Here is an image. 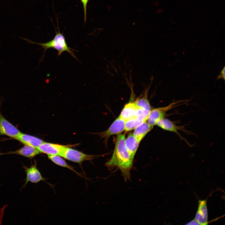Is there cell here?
Listing matches in <instances>:
<instances>
[{"label":"cell","mask_w":225,"mask_h":225,"mask_svg":"<svg viewBox=\"0 0 225 225\" xmlns=\"http://www.w3.org/2000/svg\"><path fill=\"white\" fill-rule=\"evenodd\" d=\"M142 122L136 117L127 120L125 122V130L126 132L131 131L135 129Z\"/></svg>","instance_id":"cell-18"},{"label":"cell","mask_w":225,"mask_h":225,"mask_svg":"<svg viewBox=\"0 0 225 225\" xmlns=\"http://www.w3.org/2000/svg\"><path fill=\"white\" fill-rule=\"evenodd\" d=\"M149 88L145 89L142 97L137 98L134 102L138 108H141L151 111V107L148 98Z\"/></svg>","instance_id":"cell-17"},{"label":"cell","mask_w":225,"mask_h":225,"mask_svg":"<svg viewBox=\"0 0 225 225\" xmlns=\"http://www.w3.org/2000/svg\"><path fill=\"white\" fill-rule=\"evenodd\" d=\"M22 167L26 174V178L22 188L25 187L29 182L37 183L41 181H45V179L42 177L37 167V162L35 160L34 161V163L29 167L23 165Z\"/></svg>","instance_id":"cell-5"},{"label":"cell","mask_w":225,"mask_h":225,"mask_svg":"<svg viewBox=\"0 0 225 225\" xmlns=\"http://www.w3.org/2000/svg\"><path fill=\"white\" fill-rule=\"evenodd\" d=\"M21 132L3 116L0 110V135L7 136L14 139Z\"/></svg>","instance_id":"cell-7"},{"label":"cell","mask_w":225,"mask_h":225,"mask_svg":"<svg viewBox=\"0 0 225 225\" xmlns=\"http://www.w3.org/2000/svg\"><path fill=\"white\" fill-rule=\"evenodd\" d=\"M124 134H118L115 142V147L111 158L106 163L108 168L117 167L121 171L125 181L130 180V172L133 167V159L126 147Z\"/></svg>","instance_id":"cell-1"},{"label":"cell","mask_w":225,"mask_h":225,"mask_svg":"<svg viewBox=\"0 0 225 225\" xmlns=\"http://www.w3.org/2000/svg\"><path fill=\"white\" fill-rule=\"evenodd\" d=\"M186 225H199L198 222L195 219H194L188 223L186 224Z\"/></svg>","instance_id":"cell-22"},{"label":"cell","mask_w":225,"mask_h":225,"mask_svg":"<svg viewBox=\"0 0 225 225\" xmlns=\"http://www.w3.org/2000/svg\"><path fill=\"white\" fill-rule=\"evenodd\" d=\"M208 216L207 200H199L194 219L199 225H207L208 223Z\"/></svg>","instance_id":"cell-10"},{"label":"cell","mask_w":225,"mask_h":225,"mask_svg":"<svg viewBox=\"0 0 225 225\" xmlns=\"http://www.w3.org/2000/svg\"><path fill=\"white\" fill-rule=\"evenodd\" d=\"M14 139L18 140L24 145L37 148L44 142L37 137L21 132Z\"/></svg>","instance_id":"cell-12"},{"label":"cell","mask_w":225,"mask_h":225,"mask_svg":"<svg viewBox=\"0 0 225 225\" xmlns=\"http://www.w3.org/2000/svg\"><path fill=\"white\" fill-rule=\"evenodd\" d=\"M125 122L119 116L107 130L98 134L102 137L107 139L111 135L119 134L125 130Z\"/></svg>","instance_id":"cell-8"},{"label":"cell","mask_w":225,"mask_h":225,"mask_svg":"<svg viewBox=\"0 0 225 225\" xmlns=\"http://www.w3.org/2000/svg\"><path fill=\"white\" fill-rule=\"evenodd\" d=\"M56 34L53 39L49 42L43 43L35 42L28 38L21 37L20 38L26 40L29 43L38 44L43 48L44 52L40 61L42 60L44 58L46 51L50 48H53L57 50L58 52V56H60L64 52H67L74 58L78 61V58L73 52V51L76 50L68 46L64 36L61 33L58 27V31L57 32L56 30Z\"/></svg>","instance_id":"cell-2"},{"label":"cell","mask_w":225,"mask_h":225,"mask_svg":"<svg viewBox=\"0 0 225 225\" xmlns=\"http://www.w3.org/2000/svg\"><path fill=\"white\" fill-rule=\"evenodd\" d=\"M48 158L52 162L59 166L67 168L73 171L78 175L81 176L82 175L77 172L75 169L74 167L68 164L66 161L58 155L48 156Z\"/></svg>","instance_id":"cell-16"},{"label":"cell","mask_w":225,"mask_h":225,"mask_svg":"<svg viewBox=\"0 0 225 225\" xmlns=\"http://www.w3.org/2000/svg\"><path fill=\"white\" fill-rule=\"evenodd\" d=\"M67 146L44 142L37 148L40 153L48 156L58 155L61 157Z\"/></svg>","instance_id":"cell-6"},{"label":"cell","mask_w":225,"mask_h":225,"mask_svg":"<svg viewBox=\"0 0 225 225\" xmlns=\"http://www.w3.org/2000/svg\"><path fill=\"white\" fill-rule=\"evenodd\" d=\"M156 125L165 130L175 133L181 139L184 141L185 139L179 133V131H182L188 133H190L185 130V128L183 126L177 125L174 122L168 119L165 118L160 120L157 122Z\"/></svg>","instance_id":"cell-9"},{"label":"cell","mask_w":225,"mask_h":225,"mask_svg":"<svg viewBox=\"0 0 225 225\" xmlns=\"http://www.w3.org/2000/svg\"><path fill=\"white\" fill-rule=\"evenodd\" d=\"M225 67H224L223 69L222 70L220 74L218 76V79L222 78V79H223L224 80H225Z\"/></svg>","instance_id":"cell-21"},{"label":"cell","mask_w":225,"mask_h":225,"mask_svg":"<svg viewBox=\"0 0 225 225\" xmlns=\"http://www.w3.org/2000/svg\"><path fill=\"white\" fill-rule=\"evenodd\" d=\"M150 111L146 109L138 108L136 114V117L142 122L147 120Z\"/></svg>","instance_id":"cell-19"},{"label":"cell","mask_w":225,"mask_h":225,"mask_svg":"<svg viewBox=\"0 0 225 225\" xmlns=\"http://www.w3.org/2000/svg\"><path fill=\"white\" fill-rule=\"evenodd\" d=\"M146 121L142 122L137 127L133 133L140 142L153 128Z\"/></svg>","instance_id":"cell-15"},{"label":"cell","mask_w":225,"mask_h":225,"mask_svg":"<svg viewBox=\"0 0 225 225\" xmlns=\"http://www.w3.org/2000/svg\"><path fill=\"white\" fill-rule=\"evenodd\" d=\"M82 4L84 13V21L85 23L87 19V10L88 3L89 0H80Z\"/></svg>","instance_id":"cell-20"},{"label":"cell","mask_w":225,"mask_h":225,"mask_svg":"<svg viewBox=\"0 0 225 225\" xmlns=\"http://www.w3.org/2000/svg\"><path fill=\"white\" fill-rule=\"evenodd\" d=\"M67 145L65 148L61 156L62 157L69 161L77 163L81 166L83 162L90 161L93 159L95 156L84 153L76 149L70 148Z\"/></svg>","instance_id":"cell-4"},{"label":"cell","mask_w":225,"mask_h":225,"mask_svg":"<svg viewBox=\"0 0 225 225\" xmlns=\"http://www.w3.org/2000/svg\"><path fill=\"white\" fill-rule=\"evenodd\" d=\"M138 108L134 102H129L125 105L119 116L125 121L134 118Z\"/></svg>","instance_id":"cell-13"},{"label":"cell","mask_w":225,"mask_h":225,"mask_svg":"<svg viewBox=\"0 0 225 225\" xmlns=\"http://www.w3.org/2000/svg\"><path fill=\"white\" fill-rule=\"evenodd\" d=\"M140 142L132 133H130L125 139L126 147L133 159H134Z\"/></svg>","instance_id":"cell-14"},{"label":"cell","mask_w":225,"mask_h":225,"mask_svg":"<svg viewBox=\"0 0 225 225\" xmlns=\"http://www.w3.org/2000/svg\"><path fill=\"white\" fill-rule=\"evenodd\" d=\"M40 153L37 148L31 146L25 145L19 149L14 151H10L6 153H1L2 154H16L32 159Z\"/></svg>","instance_id":"cell-11"},{"label":"cell","mask_w":225,"mask_h":225,"mask_svg":"<svg viewBox=\"0 0 225 225\" xmlns=\"http://www.w3.org/2000/svg\"><path fill=\"white\" fill-rule=\"evenodd\" d=\"M1 155V153H0V156Z\"/></svg>","instance_id":"cell-23"},{"label":"cell","mask_w":225,"mask_h":225,"mask_svg":"<svg viewBox=\"0 0 225 225\" xmlns=\"http://www.w3.org/2000/svg\"><path fill=\"white\" fill-rule=\"evenodd\" d=\"M186 101H178L172 102L167 106L158 108L151 110L147 119L148 123L152 127L156 125L161 119L167 116L169 110L184 103Z\"/></svg>","instance_id":"cell-3"}]
</instances>
